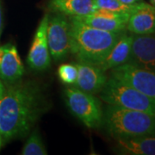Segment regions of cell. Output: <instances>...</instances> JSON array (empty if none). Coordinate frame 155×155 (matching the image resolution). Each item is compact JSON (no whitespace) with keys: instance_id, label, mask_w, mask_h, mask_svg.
<instances>
[{"instance_id":"cell-11","label":"cell","mask_w":155,"mask_h":155,"mask_svg":"<svg viewBox=\"0 0 155 155\" xmlns=\"http://www.w3.org/2000/svg\"><path fill=\"white\" fill-rule=\"evenodd\" d=\"M23 73L24 67L16 46L12 43L0 46V79L5 83H15Z\"/></svg>"},{"instance_id":"cell-23","label":"cell","mask_w":155,"mask_h":155,"mask_svg":"<svg viewBox=\"0 0 155 155\" xmlns=\"http://www.w3.org/2000/svg\"><path fill=\"white\" fill-rule=\"evenodd\" d=\"M150 5H152L155 7V0H150Z\"/></svg>"},{"instance_id":"cell-19","label":"cell","mask_w":155,"mask_h":155,"mask_svg":"<svg viewBox=\"0 0 155 155\" xmlns=\"http://www.w3.org/2000/svg\"><path fill=\"white\" fill-rule=\"evenodd\" d=\"M58 75L64 84H74L78 78L77 67L70 64H62L58 69Z\"/></svg>"},{"instance_id":"cell-14","label":"cell","mask_w":155,"mask_h":155,"mask_svg":"<svg viewBox=\"0 0 155 155\" xmlns=\"http://www.w3.org/2000/svg\"><path fill=\"white\" fill-rule=\"evenodd\" d=\"M48 9L68 17H84L93 13L97 7L95 0H49Z\"/></svg>"},{"instance_id":"cell-5","label":"cell","mask_w":155,"mask_h":155,"mask_svg":"<svg viewBox=\"0 0 155 155\" xmlns=\"http://www.w3.org/2000/svg\"><path fill=\"white\" fill-rule=\"evenodd\" d=\"M65 100L73 116L89 128H97L103 124L104 111L94 94L74 87L65 90Z\"/></svg>"},{"instance_id":"cell-18","label":"cell","mask_w":155,"mask_h":155,"mask_svg":"<svg viewBox=\"0 0 155 155\" xmlns=\"http://www.w3.org/2000/svg\"><path fill=\"white\" fill-rule=\"evenodd\" d=\"M95 5L97 8L99 9H104L118 13L130 14L135 4L127 5L119 2L118 0H95Z\"/></svg>"},{"instance_id":"cell-17","label":"cell","mask_w":155,"mask_h":155,"mask_svg":"<svg viewBox=\"0 0 155 155\" xmlns=\"http://www.w3.org/2000/svg\"><path fill=\"white\" fill-rule=\"evenodd\" d=\"M22 155H46L48 154L43 141L38 130H34L30 134L28 140L22 150Z\"/></svg>"},{"instance_id":"cell-16","label":"cell","mask_w":155,"mask_h":155,"mask_svg":"<svg viewBox=\"0 0 155 155\" xmlns=\"http://www.w3.org/2000/svg\"><path fill=\"white\" fill-rule=\"evenodd\" d=\"M116 140V150L120 154L155 155V137L153 135L117 139Z\"/></svg>"},{"instance_id":"cell-24","label":"cell","mask_w":155,"mask_h":155,"mask_svg":"<svg viewBox=\"0 0 155 155\" xmlns=\"http://www.w3.org/2000/svg\"><path fill=\"white\" fill-rule=\"evenodd\" d=\"M2 146V139H1V135H0V147Z\"/></svg>"},{"instance_id":"cell-2","label":"cell","mask_w":155,"mask_h":155,"mask_svg":"<svg viewBox=\"0 0 155 155\" xmlns=\"http://www.w3.org/2000/svg\"><path fill=\"white\" fill-rule=\"evenodd\" d=\"M71 23V53L79 63L99 66L123 32H108L91 27L78 17Z\"/></svg>"},{"instance_id":"cell-4","label":"cell","mask_w":155,"mask_h":155,"mask_svg":"<svg viewBox=\"0 0 155 155\" xmlns=\"http://www.w3.org/2000/svg\"><path fill=\"white\" fill-rule=\"evenodd\" d=\"M99 97L108 104L141 111L155 116V99L114 78L107 79L99 92Z\"/></svg>"},{"instance_id":"cell-1","label":"cell","mask_w":155,"mask_h":155,"mask_svg":"<svg viewBox=\"0 0 155 155\" xmlns=\"http://www.w3.org/2000/svg\"><path fill=\"white\" fill-rule=\"evenodd\" d=\"M42 90L33 81L11 83L0 97L2 141L27 135L47 109Z\"/></svg>"},{"instance_id":"cell-9","label":"cell","mask_w":155,"mask_h":155,"mask_svg":"<svg viewBox=\"0 0 155 155\" xmlns=\"http://www.w3.org/2000/svg\"><path fill=\"white\" fill-rule=\"evenodd\" d=\"M129 14L118 13L97 8L96 11L84 17H76L91 27L108 32H123L127 29Z\"/></svg>"},{"instance_id":"cell-13","label":"cell","mask_w":155,"mask_h":155,"mask_svg":"<svg viewBox=\"0 0 155 155\" xmlns=\"http://www.w3.org/2000/svg\"><path fill=\"white\" fill-rule=\"evenodd\" d=\"M75 66L78 69L77 80L74 84L76 88L91 94L99 93L108 79L105 72L94 65L78 63Z\"/></svg>"},{"instance_id":"cell-15","label":"cell","mask_w":155,"mask_h":155,"mask_svg":"<svg viewBox=\"0 0 155 155\" xmlns=\"http://www.w3.org/2000/svg\"><path fill=\"white\" fill-rule=\"evenodd\" d=\"M133 43V35H127L124 31L119 37L110 54L103 61L99 67L103 71L111 70L116 67L126 64L129 61L131 54V48Z\"/></svg>"},{"instance_id":"cell-12","label":"cell","mask_w":155,"mask_h":155,"mask_svg":"<svg viewBox=\"0 0 155 155\" xmlns=\"http://www.w3.org/2000/svg\"><path fill=\"white\" fill-rule=\"evenodd\" d=\"M127 29L134 35L155 34V7L139 2L129 14Z\"/></svg>"},{"instance_id":"cell-20","label":"cell","mask_w":155,"mask_h":155,"mask_svg":"<svg viewBox=\"0 0 155 155\" xmlns=\"http://www.w3.org/2000/svg\"><path fill=\"white\" fill-rule=\"evenodd\" d=\"M119 2H121L124 5H134L136 3L140 2V0H118Z\"/></svg>"},{"instance_id":"cell-6","label":"cell","mask_w":155,"mask_h":155,"mask_svg":"<svg viewBox=\"0 0 155 155\" xmlns=\"http://www.w3.org/2000/svg\"><path fill=\"white\" fill-rule=\"evenodd\" d=\"M53 14L48 17V44L51 57L54 61H61L71 52V23L67 16Z\"/></svg>"},{"instance_id":"cell-10","label":"cell","mask_w":155,"mask_h":155,"mask_svg":"<svg viewBox=\"0 0 155 155\" xmlns=\"http://www.w3.org/2000/svg\"><path fill=\"white\" fill-rule=\"evenodd\" d=\"M132 35L133 43L127 63L155 71V34Z\"/></svg>"},{"instance_id":"cell-22","label":"cell","mask_w":155,"mask_h":155,"mask_svg":"<svg viewBox=\"0 0 155 155\" xmlns=\"http://www.w3.org/2000/svg\"><path fill=\"white\" fill-rule=\"evenodd\" d=\"M4 89H5V86H4V84H2V81H1V79H0V97H1V95H2L3 91H4Z\"/></svg>"},{"instance_id":"cell-3","label":"cell","mask_w":155,"mask_h":155,"mask_svg":"<svg viewBox=\"0 0 155 155\" xmlns=\"http://www.w3.org/2000/svg\"><path fill=\"white\" fill-rule=\"evenodd\" d=\"M103 124L107 133L116 140L155 135V116L141 111L108 104Z\"/></svg>"},{"instance_id":"cell-8","label":"cell","mask_w":155,"mask_h":155,"mask_svg":"<svg viewBox=\"0 0 155 155\" xmlns=\"http://www.w3.org/2000/svg\"><path fill=\"white\" fill-rule=\"evenodd\" d=\"M48 17L49 15L46 14L38 25L27 57L28 67L35 71H44L49 67L51 63V55L47 38Z\"/></svg>"},{"instance_id":"cell-21","label":"cell","mask_w":155,"mask_h":155,"mask_svg":"<svg viewBox=\"0 0 155 155\" xmlns=\"http://www.w3.org/2000/svg\"><path fill=\"white\" fill-rule=\"evenodd\" d=\"M3 30V11H2V5H1V0H0V37Z\"/></svg>"},{"instance_id":"cell-7","label":"cell","mask_w":155,"mask_h":155,"mask_svg":"<svg viewBox=\"0 0 155 155\" xmlns=\"http://www.w3.org/2000/svg\"><path fill=\"white\" fill-rule=\"evenodd\" d=\"M110 77L155 99V71L126 63L111 69Z\"/></svg>"}]
</instances>
